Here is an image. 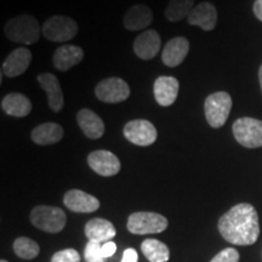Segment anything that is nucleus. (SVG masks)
Here are the masks:
<instances>
[{
    "mask_svg": "<svg viewBox=\"0 0 262 262\" xmlns=\"http://www.w3.org/2000/svg\"><path fill=\"white\" fill-rule=\"evenodd\" d=\"M225 241L234 245H253L260 235L256 209L249 203L234 205L220 217L217 224Z\"/></svg>",
    "mask_w": 262,
    "mask_h": 262,
    "instance_id": "obj_1",
    "label": "nucleus"
},
{
    "mask_svg": "<svg viewBox=\"0 0 262 262\" xmlns=\"http://www.w3.org/2000/svg\"><path fill=\"white\" fill-rule=\"evenodd\" d=\"M4 33L9 40L17 44L31 45L39 40L42 32L37 18L25 14L10 18L5 24Z\"/></svg>",
    "mask_w": 262,
    "mask_h": 262,
    "instance_id": "obj_2",
    "label": "nucleus"
},
{
    "mask_svg": "<svg viewBox=\"0 0 262 262\" xmlns=\"http://www.w3.org/2000/svg\"><path fill=\"white\" fill-rule=\"evenodd\" d=\"M31 222L34 227L48 233H58L64 228L67 216L57 206L38 205L31 212Z\"/></svg>",
    "mask_w": 262,
    "mask_h": 262,
    "instance_id": "obj_3",
    "label": "nucleus"
},
{
    "mask_svg": "<svg viewBox=\"0 0 262 262\" xmlns=\"http://www.w3.org/2000/svg\"><path fill=\"white\" fill-rule=\"evenodd\" d=\"M232 108V97L226 91H217L209 95L204 103L205 118L214 129L222 127L227 122Z\"/></svg>",
    "mask_w": 262,
    "mask_h": 262,
    "instance_id": "obj_4",
    "label": "nucleus"
},
{
    "mask_svg": "<svg viewBox=\"0 0 262 262\" xmlns=\"http://www.w3.org/2000/svg\"><path fill=\"white\" fill-rule=\"evenodd\" d=\"M169 221L165 216L152 211L134 212L127 219V229L133 234H155L168 228Z\"/></svg>",
    "mask_w": 262,
    "mask_h": 262,
    "instance_id": "obj_5",
    "label": "nucleus"
},
{
    "mask_svg": "<svg viewBox=\"0 0 262 262\" xmlns=\"http://www.w3.org/2000/svg\"><path fill=\"white\" fill-rule=\"evenodd\" d=\"M79 27L73 18L64 15L51 16L44 22L41 32L44 38L54 42H66L78 34Z\"/></svg>",
    "mask_w": 262,
    "mask_h": 262,
    "instance_id": "obj_6",
    "label": "nucleus"
},
{
    "mask_svg": "<svg viewBox=\"0 0 262 262\" xmlns=\"http://www.w3.org/2000/svg\"><path fill=\"white\" fill-rule=\"evenodd\" d=\"M234 139L245 148L262 147V120L255 118H239L232 126Z\"/></svg>",
    "mask_w": 262,
    "mask_h": 262,
    "instance_id": "obj_7",
    "label": "nucleus"
},
{
    "mask_svg": "<svg viewBox=\"0 0 262 262\" xmlns=\"http://www.w3.org/2000/svg\"><path fill=\"white\" fill-rule=\"evenodd\" d=\"M95 95L101 102L119 103L130 96V88L122 78H107L96 85Z\"/></svg>",
    "mask_w": 262,
    "mask_h": 262,
    "instance_id": "obj_8",
    "label": "nucleus"
},
{
    "mask_svg": "<svg viewBox=\"0 0 262 262\" xmlns=\"http://www.w3.org/2000/svg\"><path fill=\"white\" fill-rule=\"evenodd\" d=\"M123 134L129 142L141 147L153 145L158 137L156 126L146 119H135L126 123Z\"/></svg>",
    "mask_w": 262,
    "mask_h": 262,
    "instance_id": "obj_9",
    "label": "nucleus"
},
{
    "mask_svg": "<svg viewBox=\"0 0 262 262\" xmlns=\"http://www.w3.org/2000/svg\"><path fill=\"white\" fill-rule=\"evenodd\" d=\"M88 164L95 172L104 178L117 175L120 171V162L118 157L110 150L98 149L91 152L88 157Z\"/></svg>",
    "mask_w": 262,
    "mask_h": 262,
    "instance_id": "obj_10",
    "label": "nucleus"
},
{
    "mask_svg": "<svg viewBox=\"0 0 262 262\" xmlns=\"http://www.w3.org/2000/svg\"><path fill=\"white\" fill-rule=\"evenodd\" d=\"M162 47V38L155 29L141 33L134 41V52L141 60L149 61L159 54Z\"/></svg>",
    "mask_w": 262,
    "mask_h": 262,
    "instance_id": "obj_11",
    "label": "nucleus"
},
{
    "mask_svg": "<svg viewBox=\"0 0 262 262\" xmlns=\"http://www.w3.org/2000/svg\"><path fill=\"white\" fill-rule=\"evenodd\" d=\"M37 80L42 90L48 95V103L52 112L60 113L64 106L63 91L56 75L52 73H41L37 77Z\"/></svg>",
    "mask_w": 262,
    "mask_h": 262,
    "instance_id": "obj_12",
    "label": "nucleus"
},
{
    "mask_svg": "<svg viewBox=\"0 0 262 262\" xmlns=\"http://www.w3.org/2000/svg\"><path fill=\"white\" fill-rule=\"evenodd\" d=\"M64 205L73 212H89L96 211L100 208V201L96 196L80 189H70L63 196Z\"/></svg>",
    "mask_w": 262,
    "mask_h": 262,
    "instance_id": "obj_13",
    "label": "nucleus"
},
{
    "mask_svg": "<svg viewBox=\"0 0 262 262\" xmlns=\"http://www.w3.org/2000/svg\"><path fill=\"white\" fill-rule=\"evenodd\" d=\"M180 83L175 77H168L162 75L157 78L153 86V93L157 103L162 107H169L173 104L179 95Z\"/></svg>",
    "mask_w": 262,
    "mask_h": 262,
    "instance_id": "obj_14",
    "label": "nucleus"
},
{
    "mask_svg": "<svg viewBox=\"0 0 262 262\" xmlns=\"http://www.w3.org/2000/svg\"><path fill=\"white\" fill-rule=\"evenodd\" d=\"M84 58V51L80 47L72 44L61 45L56 49L52 56L54 67L60 72H67L74 66L79 64Z\"/></svg>",
    "mask_w": 262,
    "mask_h": 262,
    "instance_id": "obj_15",
    "label": "nucleus"
},
{
    "mask_svg": "<svg viewBox=\"0 0 262 262\" xmlns=\"http://www.w3.org/2000/svg\"><path fill=\"white\" fill-rule=\"evenodd\" d=\"M187 21L191 26H198L204 31L210 32L217 24V10L211 3H201L193 8L191 14L188 15Z\"/></svg>",
    "mask_w": 262,
    "mask_h": 262,
    "instance_id": "obj_16",
    "label": "nucleus"
},
{
    "mask_svg": "<svg viewBox=\"0 0 262 262\" xmlns=\"http://www.w3.org/2000/svg\"><path fill=\"white\" fill-rule=\"evenodd\" d=\"M153 21V12L149 6L135 4L126 10L123 18V25L127 31L136 32L150 26Z\"/></svg>",
    "mask_w": 262,
    "mask_h": 262,
    "instance_id": "obj_17",
    "label": "nucleus"
},
{
    "mask_svg": "<svg viewBox=\"0 0 262 262\" xmlns=\"http://www.w3.org/2000/svg\"><path fill=\"white\" fill-rule=\"evenodd\" d=\"M32 62V52L27 48L15 49L3 63V74L15 78L24 74Z\"/></svg>",
    "mask_w": 262,
    "mask_h": 262,
    "instance_id": "obj_18",
    "label": "nucleus"
},
{
    "mask_svg": "<svg viewBox=\"0 0 262 262\" xmlns=\"http://www.w3.org/2000/svg\"><path fill=\"white\" fill-rule=\"evenodd\" d=\"M189 52V41L185 37H175L166 42L162 51V61L168 67H178Z\"/></svg>",
    "mask_w": 262,
    "mask_h": 262,
    "instance_id": "obj_19",
    "label": "nucleus"
},
{
    "mask_svg": "<svg viewBox=\"0 0 262 262\" xmlns=\"http://www.w3.org/2000/svg\"><path fill=\"white\" fill-rule=\"evenodd\" d=\"M116 234L117 231L114 225L111 221L104 220V219H91L85 225V235L89 239V242L104 244L112 241L116 237Z\"/></svg>",
    "mask_w": 262,
    "mask_h": 262,
    "instance_id": "obj_20",
    "label": "nucleus"
},
{
    "mask_svg": "<svg viewBox=\"0 0 262 262\" xmlns=\"http://www.w3.org/2000/svg\"><path fill=\"white\" fill-rule=\"evenodd\" d=\"M78 125L84 133V135L91 140H97L103 136L104 134V123L96 113L89 110L83 108L77 113Z\"/></svg>",
    "mask_w": 262,
    "mask_h": 262,
    "instance_id": "obj_21",
    "label": "nucleus"
},
{
    "mask_svg": "<svg viewBox=\"0 0 262 262\" xmlns=\"http://www.w3.org/2000/svg\"><path fill=\"white\" fill-rule=\"evenodd\" d=\"M63 129L57 123H42L32 130L31 137L35 145L50 146L63 139Z\"/></svg>",
    "mask_w": 262,
    "mask_h": 262,
    "instance_id": "obj_22",
    "label": "nucleus"
},
{
    "mask_svg": "<svg viewBox=\"0 0 262 262\" xmlns=\"http://www.w3.org/2000/svg\"><path fill=\"white\" fill-rule=\"evenodd\" d=\"M2 110L8 116L24 118L32 112V102L24 94L11 93L3 98Z\"/></svg>",
    "mask_w": 262,
    "mask_h": 262,
    "instance_id": "obj_23",
    "label": "nucleus"
},
{
    "mask_svg": "<svg viewBox=\"0 0 262 262\" xmlns=\"http://www.w3.org/2000/svg\"><path fill=\"white\" fill-rule=\"evenodd\" d=\"M141 250L150 262H166L170 258L168 245L158 239H146L141 244Z\"/></svg>",
    "mask_w": 262,
    "mask_h": 262,
    "instance_id": "obj_24",
    "label": "nucleus"
},
{
    "mask_svg": "<svg viewBox=\"0 0 262 262\" xmlns=\"http://www.w3.org/2000/svg\"><path fill=\"white\" fill-rule=\"evenodd\" d=\"M194 8V0H170L165 9V17L170 22H179L187 18Z\"/></svg>",
    "mask_w": 262,
    "mask_h": 262,
    "instance_id": "obj_25",
    "label": "nucleus"
},
{
    "mask_svg": "<svg viewBox=\"0 0 262 262\" xmlns=\"http://www.w3.org/2000/svg\"><path fill=\"white\" fill-rule=\"evenodd\" d=\"M14 251L18 257L25 260H33L40 253V248L37 242L32 241L31 238L19 237L14 242Z\"/></svg>",
    "mask_w": 262,
    "mask_h": 262,
    "instance_id": "obj_26",
    "label": "nucleus"
},
{
    "mask_svg": "<svg viewBox=\"0 0 262 262\" xmlns=\"http://www.w3.org/2000/svg\"><path fill=\"white\" fill-rule=\"evenodd\" d=\"M101 248L102 245L100 243H95V242H89L85 247L84 257L86 262H106L104 257L101 253Z\"/></svg>",
    "mask_w": 262,
    "mask_h": 262,
    "instance_id": "obj_27",
    "label": "nucleus"
},
{
    "mask_svg": "<svg viewBox=\"0 0 262 262\" xmlns=\"http://www.w3.org/2000/svg\"><path fill=\"white\" fill-rule=\"evenodd\" d=\"M81 257L79 253L74 249H64L54 254L51 262H80Z\"/></svg>",
    "mask_w": 262,
    "mask_h": 262,
    "instance_id": "obj_28",
    "label": "nucleus"
},
{
    "mask_svg": "<svg viewBox=\"0 0 262 262\" xmlns=\"http://www.w3.org/2000/svg\"><path fill=\"white\" fill-rule=\"evenodd\" d=\"M239 253L233 248H227L220 251L210 262H238Z\"/></svg>",
    "mask_w": 262,
    "mask_h": 262,
    "instance_id": "obj_29",
    "label": "nucleus"
},
{
    "mask_svg": "<svg viewBox=\"0 0 262 262\" xmlns=\"http://www.w3.org/2000/svg\"><path fill=\"white\" fill-rule=\"evenodd\" d=\"M117 251V245L113 242H107V243L102 244V248H101V253H102V256L104 258L111 257L112 255L116 254Z\"/></svg>",
    "mask_w": 262,
    "mask_h": 262,
    "instance_id": "obj_30",
    "label": "nucleus"
},
{
    "mask_svg": "<svg viewBox=\"0 0 262 262\" xmlns=\"http://www.w3.org/2000/svg\"><path fill=\"white\" fill-rule=\"evenodd\" d=\"M137 260H139V255L135 249L129 248L124 251L122 262H137Z\"/></svg>",
    "mask_w": 262,
    "mask_h": 262,
    "instance_id": "obj_31",
    "label": "nucleus"
},
{
    "mask_svg": "<svg viewBox=\"0 0 262 262\" xmlns=\"http://www.w3.org/2000/svg\"><path fill=\"white\" fill-rule=\"evenodd\" d=\"M253 11H254V15L257 17V19H260L262 22V0H255Z\"/></svg>",
    "mask_w": 262,
    "mask_h": 262,
    "instance_id": "obj_32",
    "label": "nucleus"
},
{
    "mask_svg": "<svg viewBox=\"0 0 262 262\" xmlns=\"http://www.w3.org/2000/svg\"><path fill=\"white\" fill-rule=\"evenodd\" d=\"M258 80H260V86H261V91H262V64L258 70Z\"/></svg>",
    "mask_w": 262,
    "mask_h": 262,
    "instance_id": "obj_33",
    "label": "nucleus"
},
{
    "mask_svg": "<svg viewBox=\"0 0 262 262\" xmlns=\"http://www.w3.org/2000/svg\"><path fill=\"white\" fill-rule=\"evenodd\" d=\"M0 262H8V261H5V260H2Z\"/></svg>",
    "mask_w": 262,
    "mask_h": 262,
    "instance_id": "obj_34",
    "label": "nucleus"
}]
</instances>
